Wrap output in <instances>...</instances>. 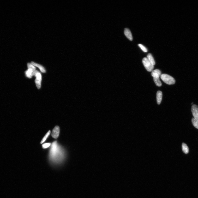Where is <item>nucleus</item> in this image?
<instances>
[{"mask_svg":"<svg viewBox=\"0 0 198 198\" xmlns=\"http://www.w3.org/2000/svg\"><path fill=\"white\" fill-rule=\"evenodd\" d=\"M154 81L156 85L158 86H161L162 85V83L160 81L159 77H153Z\"/></svg>","mask_w":198,"mask_h":198,"instance_id":"f8f14e48","label":"nucleus"},{"mask_svg":"<svg viewBox=\"0 0 198 198\" xmlns=\"http://www.w3.org/2000/svg\"><path fill=\"white\" fill-rule=\"evenodd\" d=\"M192 121L194 127L198 129V120L193 118L192 119Z\"/></svg>","mask_w":198,"mask_h":198,"instance_id":"4468645a","label":"nucleus"},{"mask_svg":"<svg viewBox=\"0 0 198 198\" xmlns=\"http://www.w3.org/2000/svg\"><path fill=\"white\" fill-rule=\"evenodd\" d=\"M192 112L194 118L198 120V105L193 104L192 107Z\"/></svg>","mask_w":198,"mask_h":198,"instance_id":"423d86ee","label":"nucleus"},{"mask_svg":"<svg viewBox=\"0 0 198 198\" xmlns=\"http://www.w3.org/2000/svg\"><path fill=\"white\" fill-rule=\"evenodd\" d=\"M162 98V93L161 91H158L156 93V100L158 105L161 103Z\"/></svg>","mask_w":198,"mask_h":198,"instance_id":"6e6552de","label":"nucleus"},{"mask_svg":"<svg viewBox=\"0 0 198 198\" xmlns=\"http://www.w3.org/2000/svg\"><path fill=\"white\" fill-rule=\"evenodd\" d=\"M161 78L164 82L168 84H174L176 82L174 79L168 75L162 74L161 75Z\"/></svg>","mask_w":198,"mask_h":198,"instance_id":"f257e3e1","label":"nucleus"},{"mask_svg":"<svg viewBox=\"0 0 198 198\" xmlns=\"http://www.w3.org/2000/svg\"><path fill=\"white\" fill-rule=\"evenodd\" d=\"M147 58L149 61L150 62L152 65L154 66L155 65V61L153 57L152 54H149L147 56Z\"/></svg>","mask_w":198,"mask_h":198,"instance_id":"ddd939ff","label":"nucleus"},{"mask_svg":"<svg viewBox=\"0 0 198 198\" xmlns=\"http://www.w3.org/2000/svg\"><path fill=\"white\" fill-rule=\"evenodd\" d=\"M31 63L33 66L38 67L40 70L41 72L44 73L46 72V70L42 66L39 65V64H38L35 63L33 62H32Z\"/></svg>","mask_w":198,"mask_h":198,"instance_id":"9d476101","label":"nucleus"},{"mask_svg":"<svg viewBox=\"0 0 198 198\" xmlns=\"http://www.w3.org/2000/svg\"><path fill=\"white\" fill-rule=\"evenodd\" d=\"M182 149L183 152L185 154H187L189 152V148L187 145L184 143H183L182 144Z\"/></svg>","mask_w":198,"mask_h":198,"instance_id":"9b49d317","label":"nucleus"},{"mask_svg":"<svg viewBox=\"0 0 198 198\" xmlns=\"http://www.w3.org/2000/svg\"><path fill=\"white\" fill-rule=\"evenodd\" d=\"M27 66L28 69L25 72V75L28 78H31L34 74L36 68L31 63H28Z\"/></svg>","mask_w":198,"mask_h":198,"instance_id":"f03ea898","label":"nucleus"},{"mask_svg":"<svg viewBox=\"0 0 198 198\" xmlns=\"http://www.w3.org/2000/svg\"><path fill=\"white\" fill-rule=\"evenodd\" d=\"M34 75L36 77L35 82L37 87L38 89H40L41 87V82L42 81V76L41 73L38 71L36 70Z\"/></svg>","mask_w":198,"mask_h":198,"instance_id":"20e7f679","label":"nucleus"},{"mask_svg":"<svg viewBox=\"0 0 198 198\" xmlns=\"http://www.w3.org/2000/svg\"><path fill=\"white\" fill-rule=\"evenodd\" d=\"M60 132V127L58 126H56L52 130V137L54 139H57L59 136Z\"/></svg>","mask_w":198,"mask_h":198,"instance_id":"39448f33","label":"nucleus"},{"mask_svg":"<svg viewBox=\"0 0 198 198\" xmlns=\"http://www.w3.org/2000/svg\"><path fill=\"white\" fill-rule=\"evenodd\" d=\"M124 34L126 36L130 41L133 40V37L130 30L128 28H125L124 30Z\"/></svg>","mask_w":198,"mask_h":198,"instance_id":"0eeeda50","label":"nucleus"},{"mask_svg":"<svg viewBox=\"0 0 198 198\" xmlns=\"http://www.w3.org/2000/svg\"><path fill=\"white\" fill-rule=\"evenodd\" d=\"M138 45L139 48H140L143 52H148V50L147 49V48L143 45L141 44H139Z\"/></svg>","mask_w":198,"mask_h":198,"instance_id":"dca6fc26","label":"nucleus"},{"mask_svg":"<svg viewBox=\"0 0 198 198\" xmlns=\"http://www.w3.org/2000/svg\"><path fill=\"white\" fill-rule=\"evenodd\" d=\"M143 63L145 68L148 72H152L154 68V66L149 61L147 58L145 57L142 60Z\"/></svg>","mask_w":198,"mask_h":198,"instance_id":"7ed1b4c3","label":"nucleus"},{"mask_svg":"<svg viewBox=\"0 0 198 198\" xmlns=\"http://www.w3.org/2000/svg\"><path fill=\"white\" fill-rule=\"evenodd\" d=\"M51 145L50 143H45L42 145V147L43 149H46L49 147Z\"/></svg>","mask_w":198,"mask_h":198,"instance_id":"f3484780","label":"nucleus"},{"mask_svg":"<svg viewBox=\"0 0 198 198\" xmlns=\"http://www.w3.org/2000/svg\"><path fill=\"white\" fill-rule=\"evenodd\" d=\"M161 71L158 69H156L152 71V76L153 77H159L161 76Z\"/></svg>","mask_w":198,"mask_h":198,"instance_id":"1a4fd4ad","label":"nucleus"},{"mask_svg":"<svg viewBox=\"0 0 198 198\" xmlns=\"http://www.w3.org/2000/svg\"><path fill=\"white\" fill-rule=\"evenodd\" d=\"M50 133L51 131H49L48 132V133H47L46 135H45V136L44 137V138H43L42 141H41V142L40 143L41 144H42V143H44L45 141H46L47 138H48L50 135Z\"/></svg>","mask_w":198,"mask_h":198,"instance_id":"2eb2a0df","label":"nucleus"}]
</instances>
